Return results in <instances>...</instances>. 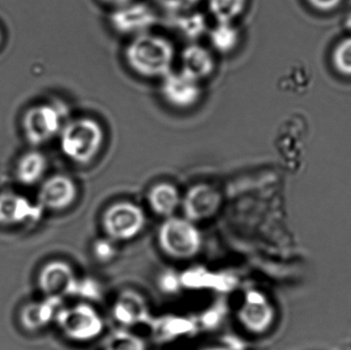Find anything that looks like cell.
<instances>
[{"label": "cell", "mask_w": 351, "mask_h": 350, "mask_svg": "<svg viewBox=\"0 0 351 350\" xmlns=\"http://www.w3.org/2000/svg\"><path fill=\"white\" fill-rule=\"evenodd\" d=\"M125 63L136 75L162 79L173 71L176 59L172 41L162 35L143 33L132 37L125 49Z\"/></svg>", "instance_id": "obj_1"}, {"label": "cell", "mask_w": 351, "mask_h": 350, "mask_svg": "<svg viewBox=\"0 0 351 350\" xmlns=\"http://www.w3.org/2000/svg\"><path fill=\"white\" fill-rule=\"evenodd\" d=\"M104 131L96 119L78 117L61 129V149L69 160L88 164L100 152Z\"/></svg>", "instance_id": "obj_2"}, {"label": "cell", "mask_w": 351, "mask_h": 350, "mask_svg": "<svg viewBox=\"0 0 351 350\" xmlns=\"http://www.w3.org/2000/svg\"><path fill=\"white\" fill-rule=\"evenodd\" d=\"M158 242L169 256L189 259L199 252L202 236L193 222L186 218L169 217L160 226Z\"/></svg>", "instance_id": "obj_3"}, {"label": "cell", "mask_w": 351, "mask_h": 350, "mask_svg": "<svg viewBox=\"0 0 351 350\" xmlns=\"http://www.w3.org/2000/svg\"><path fill=\"white\" fill-rule=\"evenodd\" d=\"M56 320L63 334L77 342L93 340L103 331L102 318L88 304H77L59 310Z\"/></svg>", "instance_id": "obj_4"}, {"label": "cell", "mask_w": 351, "mask_h": 350, "mask_svg": "<svg viewBox=\"0 0 351 350\" xmlns=\"http://www.w3.org/2000/svg\"><path fill=\"white\" fill-rule=\"evenodd\" d=\"M144 225L145 215L143 211L131 203H114L103 216L105 232L113 240H132L142 232Z\"/></svg>", "instance_id": "obj_5"}, {"label": "cell", "mask_w": 351, "mask_h": 350, "mask_svg": "<svg viewBox=\"0 0 351 350\" xmlns=\"http://www.w3.org/2000/svg\"><path fill=\"white\" fill-rule=\"evenodd\" d=\"M109 23L119 34L135 37L150 32L158 23V14L148 4L132 1L113 8Z\"/></svg>", "instance_id": "obj_6"}, {"label": "cell", "mask_w": 351, "mask_h": 350, "mask_svg": "<svg viewBox=\"0 0 351 350\" xmlns=\"http://www.w3.org/2000/svg\"><path fill=\"white\" fill-rule=\"evenodd\" d=\"M64 114L57 105H37L24 117L26 137L33 144H40L57 135L62 129Z\"/></svg>", "instance_id": "obj_7"}, {"label": "cell", "mask_w": 351, "mask_h": 350, "mask_svg": "<svg viewBox=\"0 0 351 350\" xmlns=\"http://www.w3.org/2000/svg\"><path fill=\"white\" fill-rule=\"evenodd\" d=\"M160 82V95L165 102L176 109H189L202 98L200 82L186 74L171 72Z\"/></svg>", "instance_id": "obj_8"}, {"label": "cell", "mask_w": 351, "mask_h": 350, "mask_svg": "<svg viewBox=\"0 0 351 350\" xmlns=\"http://www.w3.org/2000/svg\"><path fill=\"white\" fill-rule=\"evenodd\" d=\"M239 318L247 331L261 334L267 331L274 323V308L265 295L258 291H250L239 308Z\"/></svg>", "instance_id": "obj_9"}, {"label": "cell", "mask_w": 351, "mask_h": 350, "mask_svg": "<svg viewBox=\"0 0 351 350\" xmlns=\"http://www.w3.org/2000/svg\"><path fill=\"white\" fill-rule=\"evenodd\" d=\"M221 195L210 185L198 184L186 193L183 199V210L186 219L191 222L210 219L218 211Z\"/></svg>", "instance_id": "obj_10"}, {"label": "cell", "mask_w": 351, "mask_h": 350, "mask_svg": "<svg viewBox=\"0 0 351 350\" xmlns=\"http://www.w3.org/2000/svg\"><path fill=\"white\" fill-rule=\"evenodd\" d=\"M75 275L67 263L53 261L43 267L39 275L40 289L49 297L61 298L76 289Z\"/></svg>", "instance_id": "obj_11"}, {"label": "cell", "mask_w": 351, "mask_h": 350, "mask_svg": "<svg viewBox=\"0 0 351 350\" xmlns=\"http://www.w3.org/2000/svg\"><path fill=\"white\" fill-rule=\"evenodd\" d=\"M75 199V184L71 179L63 175H57L47 179L39 192L41 207L53 211L66 209Z\"/></svg>", "instance_id": "obj_12"}, {"label": "cell", "mask_w": 351, "mask_h": 350, "mask_svg": "<svg viewBox=\"0 0 351 350\" xmlns=\"http://www.w3.org/2000/svg\"><path fill=\"white\" fill-rule=\"evenodd\" d=\"M180 61V71L199 82L210 77L216 67L212 51L195 42L190 43L183 49Z\"/></svg>", "instance_id": "obj_13"}, {"label": "cell", "mask_w": 351, "mask_h": 350, "mask_svg": "<svg viewBox=\"0 0 351 350\" xmlns=\"http://www.w3.org/2000/svg\"><path fill=\"white\" fill-rule=\"evenodd\" d=\"M38 214V208L34 207L24 197L10 192L0 195V223L8 225L24 223Z\"/></svg>", "instance_id": "obj_14"}, {"label": "cell", "mask_w": 351, "mask_h": 350, "mask_svg": "<svg viewBox=\"0 0 351 350\" xmlns=\"http://www.w3.org/2000/svg\"><path fill=\"white\" fill-rule=\"evenodd\" d=\"M147 314V303L142 296L135 292H125L115 303V318L127 326L139 324L144 321Z\"/></svg>", "instance_id": "obj_15"}, {"label": "cell", "mask_w": 351, "mask_h": 350, "mask_svg": "<svg viewBox=\"0 0 351 350\" xmlns=\"http://www.w3.org/2000/svg\"><path fill=\"white\" fill-rule=\"evenodd\" d=\"M150 207L156 214L171 217L181 203L177 188L168 183H160L150 190L148 197Z\"/></svg>", "instance_id": "obj_16"}, {"label": "cell", "mask_w": 351, "mask_h": 350, "mask_svg": "<svg viewBox=\"0 0 351 350\" xmlns=\"http://www.w3.org/2000/svg\"><path fill=\"white\" fill-rule=\"evenodd\" d=\"M47 168V160L43 154L31 151L19 160L16 166V177L23 184H34L43 177Z\"/></svg>", "instance_id": "obj_17"}, {"label": "cell", "mask_w": 351, "mask_h": 350, "mask_svg": "<svg viewBox=\"0 0 351 350\" xmlns=\"http://www.w3.org/2000/svg\"><path fill=\"white\" fill-rule=\"evenodd\" d=\"M59 298L49 297L41 303H35L28 306L23 312V324L27 328L34 330L47 325L53 316H57L59 310H56Z\"/></svg>", "instance_id": "obj_18"}, {"label": "cell", "mask_w": 351, "mask_h": 350, "mask_svg": "<svg viewBox=\"0 0 351 350\" xmlns=\"http://www.w3.org/2000/svg\"><path fill=\"white\" fill-rule=\"evenodd\" d=\"M208 33L210 45L217 53H231L239 45V31L230 23H217Z\"/></svg>", "instance_id": "obj_19"}, {"label": "cell", "mask_w": 351, "mask_h": 350, "mask_svg": "<svg viewBox=\"0 0 351 350\" xmlns=\"http://www.w3.org/2000/svg\"><path fill=\"white\" fill-rule=\"evenodd\" d=\"M173 24L180 33L189 40L194 41L199 38L202 34L208 32L206 18L198 12H182L174 14Z\"/></svg>", "instance_id": "obj_20"}, {"label": "cell", "mask_w": 351, "mask_h": 350, "mask_svg": "<svg viewBox=\"0 0 351 350\" xmlns=\"http://www.w3.org/2000/svg\"><path fill=\"white\" fill-rule=\"evenodd\" d=\"M247 0H208V12L216 23L233 24L247 8Z\"/></svg>", "instance_id": "obj_21"}, {"label": "cell", "mask_w": 351, "mask_h": 350, "mask_svg": "<svg viewBox=\"0 0 351 350\" xmlns=\"http://www.w3.org/2000/svg\"><path fill=\"white\" fill-rule=\"evenodd\" d=\"M104 350H146V345L137 335L127 331H117L110 335Z\"/></svg>", "instance_id": "obj_22"}, {"label": "cell", "mask_w": 351, "mask_h": 350, "mask_svg": "<svg viewBox=\"0 0 351 350\" xmlns=\"http://www.w3.org/2000/svg\"><path fill=\"white\" fill-rule=\"evenodd\" d=\"M332 62L339 73L351 76V36L338 43L333 51Z\"/></svg>", "instance_id": "obj_23"}, {"label": "cell", "mask_w": 351, "mask_h": 350, "mask_svg": "<svg viewBox=\"0 0 351 350\" xmlns=\"http://www.w3.org/2000/svg\"><path fill=\"white\" fill-rule=\"evenodd\" d=\"M202 0H154L162 10L174 14L190 12L195 8Z\"/></svg>", "instance_id": "obj_24"}, {"label": "cell", "mask_w": 351, "mask_h": 350, "mask_svg": "<svg viewBox=\"0 0 351 350\" xmlns=\"http://www.w3.org/2000/svg\"><path fill=\"white\" fill-rule=\"evenodd\" d=\"M307 1L315 10L330 12V10L337 8L341 3L342 0H307Z\"/></svg>", "instance_id": "obj_25"}, {"label": "cell", "mask_w": 351, "mask_h": 350, "mask_svg": "<svg viewBox=\"0 0 351 350\" xmlns=\"http://www.w3.org/2000/svg\"><path fill=\"white\" fill-rule=\"evenodd\" d=\"M99 1L110 6V8H117L130 3V2H132V0H99Z\"/></svg>", "instance_id": "obj_26"}, {"label": "cell", "mask_w": 351, "mask_h": 350, "mask_svg": "<svg viewBox=\"0 0 351 350\" xmlns=\"http://www.w3.org/2000/svg\"><path fill=\"white\" fill-rule=\"evenodd\" d=\"M346 28L348 29V30L351 31V12H350V14H348V16H346Z\"/></svg>", "instance_id": "obj_27"}, {"label": "cell", "mask_w": 351, "mask_h": 350, "mask_svg": "<svg viewBox=\"0 0 351 350\" xmlns=\"http://www.w3.org/2000/svg\"><path fill=\"white\" fill-rule=\"evenodd\" d=\"M0 42H1V32H0Z\"/></svg>", "instance_id": "obj_28"}]
</instances>
